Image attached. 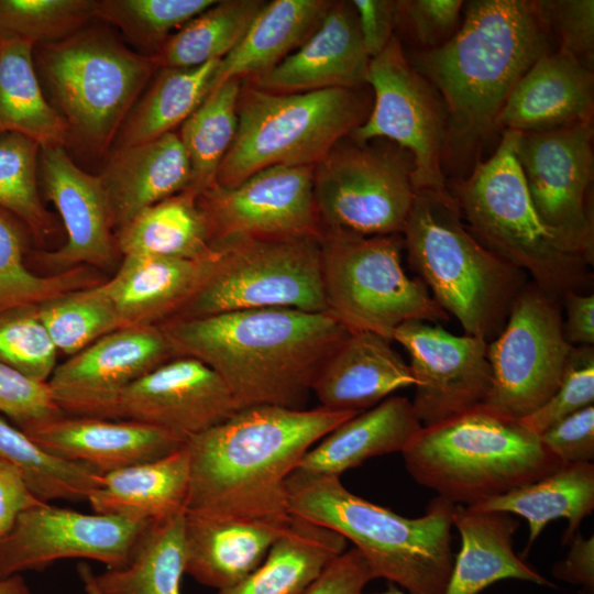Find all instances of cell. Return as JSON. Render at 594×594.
<instances>
[{
	"mask_svg": "<svg viewBox=\"0 0 594 594\" xmlns=\"http://www.w3.org/2000/svg\"><path fill=\"white\" fill-rule=\"evenodd\" d=\"M101 283L64 293L37 306L38 317L58 352L72 356L123 327Z\"/></svg>",
	"mask_w": 594,
	"mask_h": 594,
	"instance_id": "cell-43",
	"label": "cell"
},
{
	"mask_svg": "<svg viewBox=\"0 0 594 594\" xmlns=\"http://www.w3.org/2000/svg\"><path fill=\"white\" fill-rule=\"evenodd\" d=\"M220 59L187 68L162 67L123 122L116 147H127L174 132L210 91Z\"/></svg>",
	"mask_w": 594,
	"mask_h": 594,
	"instance_id": "cell-38",
	"label": "cell"
},
{
	"mask_svg": "<svg viewBox=\"0 0 594 594\" xmlns=\"http://www.w3.org/2000/svg\"><path fill=\"white\" fill-rule=\"evenodd\" d=\"M366 84L374 100L366 119L350 133L353 140L362 144L377 139L394 142L413 158L416 193L453 199L443 172L447 116L442 100L395 36L371 58Z\"/></svg>",
	"mask_w": 594,
	"mask_h": 594,
	"instance_id": "cell-13",
	"label": "cell"
},
{
	"mask_svg": "<svg viewBox=\"0 0 594 594\" xmlns=\"http://www.w3.org/2000/svg\"><path fill=\"white\" fill-rule=\"evenodd\" d=\"M572 350L560 300L534 283L525 286L504 329L487 344L493 383L482 406L513 419L530 415L559 387Z\"/></svg>",
	"mask_w": 594,
	"mask_h": 594,
	"instance_id": "cell-14",
	"label": "cell"
},
{
	"mask_svg": "<svg viewBox=\"0 0 594 594\" xmlns=\"http://www.w3.org/2000/svg\"><path fill=\"white\" fill-rule=\"evenodd\" d=\"M40 150L37 143L20 134L0 135V207L21 220L36 241L56 231L40 194Z\"/></svg>",
	"mask_w": 594,
	"mask_h": 594,
	"instance_id": "cell-44",
	"label": "cell"
},
{
	"mask_svg": "<svg viewBox=\"0 0 594 594\" xmlns=\"http://www.w3.org/2000/svg\"><path fill=\"white\" fill-rule=\"evenodd\" d=\"M452 524L461 535L462 546L444 594H479L507 579L553 586L515 553L513 538L519 520L513 514L455 504Z\"/></svg>",
	"mask_w": 594,
	"mask_h": 594,
	"instance_id": "cell-29",
	"label": "cell"
},
{
	"mask_svg": "<svg viewBox=\"0 0 594 594\" xmlns=\"http://www.w3.org/2000/svg\"><path fill=\"white\" fill-rule=\"evenodd\" d=\"M553 575L568 583L581 585L586 594H593L594 537L574 535L566 558L553 566Z\"/></svg>",
	"mask_w": 594,
	"mask_h": 594,
	"instance_id": "cell-56",
	"label": "cell"
},
{
	"mask_svg": "<svg viewBox=\"0 0 594 594\" xmlns=\"http://www.w3.org/2000/svg\"><path fill=\"white\" fill-rule=\"evenodd\" d=\"M550 37L536 1L472 0L446 43L408 58L446 110L443 165L475 156L497 131L507 97L534 63L550 53Z\"/></svg>",
	"mask_w": 594,
	"mask_h": 594,
	"instance_id": "cell-2",
	"label": "cell"
},
{
	"mask_svg": "<svg viewBox=\"0 0 594 594\" xmlns=\"http://www.w3.org/2000/svg\"><path fill=\"white\" fill-rule=\"evenodd\" d=\"M415 385L409 365L391 340L351 330L319 370L311 393L320 407L361 413Z\"/></svg>",
	"mask_w": 594,
	"mask_h": 594,
	"instance_id": "cell-26",
	"label": "cell"
},
{
	"mask_svg": "<svg viewBox=\"0 0 594 594\" xmlns=\"http://www.w3.org/2000/svg\"><path fill=\"white\" fill-rule=\"evenodd\" d=\"M211 249L219 252L213 272L173 318L270 308L328 312L320 237L237 238Z\"/></svg>",
	"mask_w": 594,
	"mask_h": 594,
	"instance_id": "cell-11",
	"label": "cell"
},
{
	"mask_svg": "<svg viewBox=\"0 0 594 594\" xmlns=\"http://www.w3.org/2000/svg\"><path fill=\"white\" fill-rule=\"evenodd\" d=\"M200 260L125 255L101 286L123 327L158 326L173 318L213 272L219 252Z\"/></svg>",
	"mask_w": 594,
	"mask_h": 594,
	"instance_id": "cell-27",
	"label": "cell"
},
{
	"mask_svg": "<svg viewBox=\"0 0 594 594\" xmlns=\"http://www.w3.org/2000/svg\"><path fill=\"white\" fill-rule=\"evenodd\" d=\"M176 356L216 372L238 409H306L319 370L350 333L330 312L270 308L172 318L158 324Z\"/></svg>",
	"mask_w": 594,
	"mask_h": 594,
	"instance_id": "cell-1",
	"label": "cell"
},
{
	"mask_svg": "<svg viewBox=\"0 0 594 594\" xmlns=\"http://www.w3.org/2000/svg\"><path fill=\"white\" fill-rule=\"evenodd\" d=\"M374 579L365 558L353 547L333 559L302 594H364Z\"/></svg>",
	"mask_w": 594,
	"mask_h": 594,
	"instance_id": "cell-53",
	"label": "cell"
},
{
	"mask_svg": "<svg viewBox=\"0 0 594 594\" xmlns=\"http://www.w3.org/2000/svg\"><path fill=\"white\" fill-rule=\"evenodd\" d=\"M463 7L462 0L396 1L395 22L404 24L419 51L430 50L457 32Z\"/></svg>",
	"mask_w": 594,
	"mask_h": 594,
	"instance_id": "cell-51",
	"label": "cell"
},
{
	"mask_svg": "<svg viewBox=\"0 0 594 594\" xmlns=\"http://www.w3.org/2000/svg\"><path fill=\"white\" fill-rule=\"evenodd\" d=\"M593 122L519 133L516 157L541 220L591 264L594 230L586 206L593 179Z\"/></svg>",
	"mask_w": 594,
	"mask_h": 594,
	"instance_id": "cell-15",
	"label": "cell"
},
{
	"mask_svg": "<svg viewBox=\"0 0 594 594\" xmlns=\"http://www.w3.org/2000/svg\"><path fill=\"white\" fill-rule=\"evenodd\" d=\"M468 507L506 512L525 518L529 535L524 554L554 519L568 520L563 535L566 543L594 509V465L592 462L562 464L535 482Z\"/></svg>",
	"mask_w": 594,
	"mask_h": 594,
	"instance_id": "cell-34",
	"label": "cell"
},
{
	"mask_svg": "<svg viewBox=\"0 0 594 594\" xmlns=\"http://www.w3.org/2000/svg\"><path fill=\"white\" fill-rule=\"evenodd\" d=\"M241 79L215 87L182 123L178 136L191 168V191L199 195L217 180L220 165L238 130Z\"/></svg>",
	"mask_w": 594,
	"mask_h": 594,
	"instance_id": "cell-41",
	"label": "cell"
},
{
	"mask_svg": "<svg viewBox=\"0 0 594 594\" xmlns=\"http://www.w3.org/2000/svg\"><path fill=\"white\" fill-rule=\"evenodd\" d=\"M561 299L566 309L563 330L568 342L571 345H593L594 295L569 290Z\"/></svg>",
	"mask_w": 594,
	"mask_h": 594,
	"instance_id": "cell-57",
	"label": "cell"
},
{
	"mask_svg": "<svg viewBox=\"0 0 594 594\" xmlns=\"http://www.w3.org/2000/svg\"><path fill=\"white\" fill-rule=\"evenodd\" d=\"M30 238L24 223L0 207V312L38 306L64 293L102 282L88 266L47 276L33 273L25 263Z\"/></svg>",
	"mask_w": 594,
	"mask_h": 594,
	"instance_id": "cell-40",
	"label": "cell"
},
{
	"mask_svg": "<svg viewBox=\"0 0 594 594\" xmlns=\"http://www.w3.org/2000/svg\"><path fill=\"white\" fill-rule=\"evenodd\" d=\"M148 524L42 503L20 514L0 538V580L62 559H87L107 569L120 568Z\"/></svg>",
	"mask_w": 594,
	"mask_h": 594,
	"instance_id": "cell-17",
	"label": "cell"
},
{
	"mask_svg": "<svg viewBox=\"0 0 594 594\" xmlns=\"http://www.w3.org/2000/svg\"><path fill=\"white\" fill-rule=\"evenodd\" d=\"M312 175L314 166L276 165L200 193L210 246L237 238L320 237Z\"/></svg>",
	"mask_w": 594,
	"mask_h": 594,
	"instance_id": "cell-16",
	"label": "cell"
},
{
	"mask_svg": "<svg viewBox=\"0 0 594 594\" xmlns=\"http://www.w3.org/2000/svg\"><path fill=\"white\" fill-rule=\"evenodd\" d=\"M392 341L409 354L408 365L416 381L411 405L422 427L485 403L493 383L485 340L455 336L439 324L410 320L394 330Z\"/></svg>",
	"mask_w": 594,
	"mask_h": 594,
	"instance_id": "cell-18",
	"label": "cell"
},
{
	"mask_svg": "<svg viewBox=\"0 0 594 594\" xmlns=\"http://www.w3.org/2000/svg\"><path fill=\"white\" fill-rule=\"evenodd\" d=\"M215 0H96L95 19L108 22L138 48L154 53ZM151 57V56H150Z\"/></svg>",
	"mask_w": 594,
	"mask_h": 594,
	"instance_id": "cell-45",
	"label": "cell"
},
{
	"mask_svg": "<svg viewBox=\"0 0 594 594\" xmlns=\"http://www.w3.org/2000/svg\"><path fill=\"white\" fill-rule=\"evenodd\" d=\"M34 44L0 37V135L15 133L41 147L65 146L70 135L38 78Z\"/></svg>",
	"mask_w": 594,
	"mask_h": 594,
	"instance_id": "cell-35",
	"label": "cell"
},
{
	"mask_svg": "<svg viewBox=\"0 0 594 594\" xmlns=\"http://www.w3.org/2000/svg\"><path fill=\"white\" fill-rule=\"evenodd\" d=\"M364 594H406L403 590H400L399 587H397L396 585L394 584H389L387 590L383 591V592H375V593H364Z\"/></svg>",
	"mask_w": 594,
	"mask_h": 594,
	"instance_id": "cell-60",
	"label": "cell"
},
{
	"mask_svg": "<svg viewBox=\"0 0 594 594\" xmlns=\"http://www.w3.org/2000/svg\"><path fill=\"white\" fill-rule=\"evenodd\" d=\"M198 195L186 190L161 200L116 231L120 255L200 260L213 254Z\"/></svg>",
	"mask_w": 594,
	"mask_h": 594,
	"instance_id": "cell-36",
	"label": "cell"
},
{
	"mask_svg": "<svg viewBox=\"0 0 594 594\" xmlns=\"http://www.w3.org/2000/svg\"><path fill=\"white\" fill-rule=\"evenodd\" d=\"M96 0H0V37L51 43L95 19Z\"/></svg>",
	"mask_w": 594,
	"mask_h": 594,
	"instance_id": "cell-46",
	"label": "cell"
},
{
	"mask_svg": "<svg viewBox=\"0 0 594 594\" xmlns=\"http://www.w3.org/2000/svg\"><path fill=\"white\" fill-rule=\"evenodd\" d=\"M370 61L351 3H331L304 43L254 77V85L273 92L360 89L366 84Z\"/></svg>",
	"mask_w": 594,
	"mask_h": 594,
	"instance_id": "cell-22",
	"label": "cell"
},
{
	"mask_svg": "<svg viewBox=\"0 0 594 594\" xmlns=\"http://www.w3.org/2000/svg\"><path fill=\"white\" fill-rule=\"evenodd\" d=\"M0 458L20 470L33 494L44 503L87 499L102 475L90 466L51 454L1 416Z\"/></svg>",
	"mask_w": 594,
	"mask_h": 594,
	"instance_id": "cell-42",
	"label": "cell"
},
{
	"mask_svg": "<svg viewBox=\"0 0 594 594\" xmlns=\"http://www.w3.org/2000/svg\"><path fill=\"white\" fill-rule=\"evenodd\" d=\"M31 594H33V593H31Z\"/></svg>",
	"mask_w": 594,
	"mask_h": 594,
	"instance_id": "cell-61",
	"label": "cell"
},
{
	"mask_svg": "<svg viewBox=\"0 0 594 594\" xmlns=\"http://www.w3.org/2000/svg\"><path fill=\"white\" fill-rule=\"evenodd\" d=\"M320 249L328 312L350 330L392 341L403 322L449 320L422 279L405 273L402 234L364 237L323 230Z\"/></svg>",
	"mask_w": 594,
	"mask_h": 594,
	"instance_id": "cell-10",
	"label": "cell"
},
{
	"mask_svg": "<svg viewBox=\"0 0 594 594\" xmlns=\"http://www.w3.org/2000/svg\"><path fill=\"white\" fill-rule=\"evenodd\" d=\"M188 490L185 442L166 457L103 473L87 501L96 514L151 522L186 510Z\"/></svg>",
	"mask_w": 594,
	"mask_h": 594,
	"instance_id": "cell-31",
	"label": "cell"
},
{
	"mask_svg": "<svg viewBox=\"0 0 594 594\" xmlns=\"http://www.w3.org/2000/svg\"><path fill=\"white\" fill-rule=\"evenodd\" d=\"M331 3L322 0L264 3L242 40L220 59L210 91L226 80L256 77L272 69L315 31Z\"/></svg>",
	"mask_w": 594,
	"mask_h": 594,
	"instance_id": "cell-32",
	"label": "cell"
},
{
	"mask_svg": "<svg viewBox=\"0 0 594 594\" xmlns=\"http://www.w3.org/2000/svg\"><path fill=\"white\" fill-rule=\"evenodd\" d=\"M346 542L334 530L292 515L288 528L262 563L240 583L217 594H302L346 550Z\"/></svg>",
	"mask_w": 594,
	"mask_h": 594,
	"instance_id": "cell-33",
	"label": "cell"
},
{
	"mask_svg": "<svg viewBox=\"0 0 594 594\" xmlns=\"http://www.w3.org/2000/svg\"><path fill=\"white\" fill-rule=\"evenodd\" d=\"M175 356L160 326H127L57 364L47 385L65 415L107 419L124 387Z\"/></svg>",
	"mask_w": 594,
	"mask_h": 594,
	"instance_id": "cell-19",
	"label": "cell"
},
{
	"mask_svg": "<svg viewBox=\"0 0 594 594\" xmlns=\"http://www.w3.org/2000/svg\"><path fill=\"white\" fill-rule=\"evenodd\" d=\"M42 503L20 470L0 458V538L11 530L20 514Z\"/></svg>",
	"mask_w": 594,
	"mask_h": 594,
	"instance_id": "cell-55",
	"label": "cell"
},
{
	"mask_svg": "<svg viewBox=\"0 0 594 594\" xmlns=\"http://www.w3.org/2000/svg\"><path fill=\"white\" fill-rule=\"evenodd\" d=\"M38 177L46 198L57 209L66 242L37 260L55 273L77 266L107 270L116 264L114 223L98 175L77 166L63 146L41 147Z\"/></svg>",
	"mask_w": 594,
	"mask_h": 594,
	"instance_id": "cell-21",
	"label": "cell"
},
{
	"mask_svg": "<svg viewBox=\"0 0 594 594\" xmlns=\"http://www.w3.org/2000/svg\"><path fill=\"white\" fill-rule=\"evenodd\" d=\"M359 413L253 406L186 441V512L289 519L287 480L305 453Z\"/></svg>",
	"mask_w": 594,
	"mask_h": 594,
	"instance_id": "cell-3",
	"label": "cell"
},
{
	"mask_svg": "<svg viewBox=\"0 0 594 594\" xmlns=\"http://www.w3.org/2000/svg\"><path fill=\"white\" fill-rule=\"evenodd\" d=\"M290 520L186 512V573L218 591L237 585L262 563Z\"/></svg>",
	"mask_w": 594,
	"mask_h": 594,
	"instance_id": "cell-24",
	"label": "cell"
},
{
	"mask_svg": "<svg viewBox=\"0 0 594 594\" xmlns=\"http://www.w3.org/2000/svg\"><path fill=\"white\" fill-rule=\"evenodd\" d=\"M111 208L114 233L143 209L191 189V168L175 132L114 148L98 175Z\"/></svg>",
	"mask_w": 594,
	"mask_h": 594,
	"instance_id": "cell-28",
	"label": "cell"
},
{
	"mask_svg": "<svg viewBox=\"0 0 594 594\" xmlns=\"http://www.w3.org/2000/svg\"><path fill=\"white\" fill-rule=\"evenodd\" d=\"M546 448L563 464L594 459V406H587L552 425L540 436Z\"/></svg>",
	"mask_w": 594,
	"mask_h": 594,
	"instance_id": "cell-52",
	"label": "cell"
},
{
	"mask_svg": "<svg viewBox=\"0 0 594 594\" xmlns=\"http://www.w3.org/2000/svg\"><path fill=\"white\" fill-rule=\"evenodd\" d=\"M360 89L241 92L237 134L216 183L232 187L276 165L315 166L366 119Z\"/></svg>",
	"mask_w": 594,
	"mask_h": 594,
	"instance_id": "cell-9",
	"label": "cell"
},
{
	"mask_svg": "<svg viewBox=\"0 0 594 594\" xmlns=\"http://www.w3.org/2000/svg\"><path fill=\"white\" fill-rule=\"evenodd\" d=\"M21 574L0 580V594H31Z\"/></svg>",
	"mask_w": 594,
	"mask_h": 594,
	"instance_id": "cell-58",
	"label": "cell"
},
{
	"mask_svg": "<svg viewBox=\"0 0 594 594\" xmlns=\"http://www.w3.org/2000/svg\"><path fill=\"white\" fill-rule=\"evenodd\" d=\"M518 131H503L493 155L476 162L452 191L471 234L487 250L524 273L556 299L583 293L592 265L539 217L516 157Z\"/></svg>",
	"mask_w": 594,
	"mask_h": 594,
	"instance_id": "cell-6",
	"label": "cell"
},
{
	"mask_svg": "<svg viewBox=\"0 0 594 594\" xmlns=\"http://www.w3.org/2000/svg\"><path fill=\"white\" fill-rule=\"evenodd\" d=\"M57 353L37 306L0 312V363L47 383L57 365Z\"/></svg>",
	"mask_w": 594,
	"mask_h": 594,
	"instance_id": "cell-47",
	"label": "cell"
},
{
	"mask_svg": "<svg viewBox=\"0 0 594 594\" xmlns=\"http://www.w3.org/2000/svg\"><path fill=\"white\" fill-rule=\"evenodd\" d=\"M0 414L20 430L65 416L47 383L0 363Z\"/></svg>",
	"mask_w": 594,
	"mask_h": 594,
	"instance_id": "cell-50",
	"label": "cell"
},
{
	"mask_svg": "<svg viewBox=\"0 0 594 594\" xmlns=\"http://www.w3.org/2000/svg\"><path fill=\"white\" fill-rule=\"evenodd\" d=\"M264 3L216 1L166 40L153 57L156 66L187 68L222 59L242 40Z\"/></svg>",
	"mask_w": 594,
	"mask_h": 594,
	"instance_id": "cell-39",
	"label": "cell"
},
{
	"mask_svg": "<svg viewBox=\"0 0 594 594\" xmlns=\"http://www.w3.org/2000/svg\"><path fill=\"white\" fill-rule=\"evenodd\" d=\"M593 72L561 53L541 56L507 97L496 129L543 132L593 122Z\"/></svg>",
	"mask_w": 594,
	"mask_h": 594,
	"instance_id": "cell-25",
	"label": "cell"
},
{
	"mask_svg": "<svg viewBox=\"0 0 594 594\" xmlns=\"http://www.w3.org/2000/svg\"><path fill=\"white\" fill-rule=\"evenodd\" d=\"M355 15L363 45L371 58L378 55L394 36L396 1L353 0L350 2Z\"/></svg>",
	"mask_w": 594,
	"mask_h": 594,
	"instance_id": "cell-54",
	"label": "cell"
},
{
	"mask_svg": "<svg viewBox=\"0 0 594 594\" xmlns=\"http://www.w3.org/2000/svg\"><path fill=\"white\" fill-rule=\"evenodd\" d=\"M77 572L82 583L85 594H102L95 581V573L89 564L81 562L77 565Z\"/></svg>",
	"mask_w": 594,
	"mask_h": 594,
	"instance_id": "cell-59",
	"label": "cell"
},
{
	"mask_svg": "<svg viewBox=\"0 0 594 594\" xmlns=\"http://www.w3.org/2000/svg\"><path fill=\"white\" fill-rule=\"evenodd\" d=\"M550 36L559 43V52L574 58L593 72L594 1H536Z\"/></svg>",
	"mask_w": 594,
	"mask_h": 594,
	"instance_id": "cell-49",
	"label": "cell"
},
{
	"mask_svg": "<svg viewBox=\"0 0 594 594\" xmlns=\"http://www.w3.org/2000/svg\"><path fill=\"white\" fill-rule=\"evenodd\" d=\"M594 403L593 345L573 346L564 375L557 391L534 413L520 419L540 436L561 419Z\"/></svg>",
	"mask_w": 594,
	"mask_h": 594,
	"instance_id": "cell-48",
	"label": "cell"
},
{
	"mask_svg": "<svg viewBox=\"0 0 594 594\" xmlns=\"http://www.w3.org/2000/svg\"><path fill=\"white\" fill-rule=\"evenodd\" d=\"M238 410L216 372L197 359L175 356L124 387L107 419L147 424L187 441Z\"/></svg>",
	"mask_w": 594,
	"mask_h": 594,
	"instance_id": "cell-20",
	"label": "cell"
},
{
	"mask_svg": "<svg viewBox=\"0 0 594 594\" xmlns=\"http://www.w3.org/2000/svg\"><path fill=\"white\" fill-rule=\"evenodd\" d=\"M402 454L418 484L464 506L535 482L563 464L520 419L482 405L421 427Z\"/></svg>",
	"mask_w": 594,
	"mask_h": 594,
	"instance_id": "cell-5",
	"label": "cell"
},
{
	"mask_svg": "<svg viewBox=\"0 0 594 594\" xmlns=\"http://www.w3.org/2000/svg\"><path fill=\"white\" fill-rule=\"evenodd\" d=\"M186 510L151 521L128 561L95 574L102 594H182L186 573Z\"/></svg>",
	"mask_w": 594,
	"mask_h": 594,
	"instance_id": "cell-37",
	"label": "cell"
},
{
	"mask_svg": "<svg viewBox=\"0 0 594 594\" xmlns=\"http://www.w3.org/2000/svg\"><path fill=\"white\" fill-rule=\"evenodd\" d=\"M33 56L70 138L97 153L116 140L156 67L153 57L128 48L101 28L35 44Z\"/></svg>",
	"mask_w": 594,
	"mask_h": 594,
	"instance_id": "cell-8",
	"label": "cell"
},
{
	"mask_svg": "<svg viewBox=\"0 0 594 594\" xmlns=\"http://www.w3.org/2000/svg\"><path fill=\"white\" fill-rule=\"evenodd\" d=\"M413 158L399 146L337 143L314 166V198L323 230L364 237L402 234L416 190Z\"/></svg>",
	"mask_w": 594,
	"mask_h": 594,
	"instance_id": "cell-12",
	"label": "cell"
},
{
	"mask_svg": "<svg viewBox=\"0 0 594 594\" xmlns=\"http://www.w3.org/2000/svg\"><path fill=\"white\" fill-rule=\"evenodd\" d=\"M402 235L409 265L465 334L498 336L525 273L471 234L454 199L417 193Z\"/></svg>",
	"mask_w": 594,
	"mask_h": 594,
	"instance_id": "cell-7",
	"label": "cell"
},
{
	"mask_svg": "<svg viewBox=\"0 0 594 594\" xmlns=\"http://www.w3.org/2000/svg\"><path fill=\"white\" fill-rule=\"evenodd\" d=\"M421 427L411 402L392 395L326 435L305 453L297 470L340 477L371 458L403 452Z\"/></svg>",
	"mask_w": 594,
	"mask_h": 594,
	"instance_id": "cell-30",
	"label": "cell"
},
{
	"mask_svg": "<svg viewBox=\"0 0 594 594\" xmlns=\"http://www.w3.org/2000/svg\"><path fill=\"white\" fill-rule=\"evenodd\" d=\"M23 432L51 454L101 474L166 457L186 442L168 430L139 421L67 415Z\"/></svg>",
	"mask_w": 594,
	"mask_h": 594,
	"instance_id": "cell-23",
	"label": "cell"
},
{
	"mask_svg": "<svg viewBox=\"0 0 594 594\" xmlns=\"http://www.w3.org/2000/svg\"><path fill=\"white\" fill-rule=\"evenodd\" d=\"M292 515L324 526L350 540L375 579L406 594H444L454 562L455 504L437 496L425 515L403 517L350 492L339 476L295 470L287 480Z\"/></svg>",
	"mask_w": 594,
	"mask_h": 594,
	"instance_id": "cell-4",
	"label": "cell"
}]
</instances>
